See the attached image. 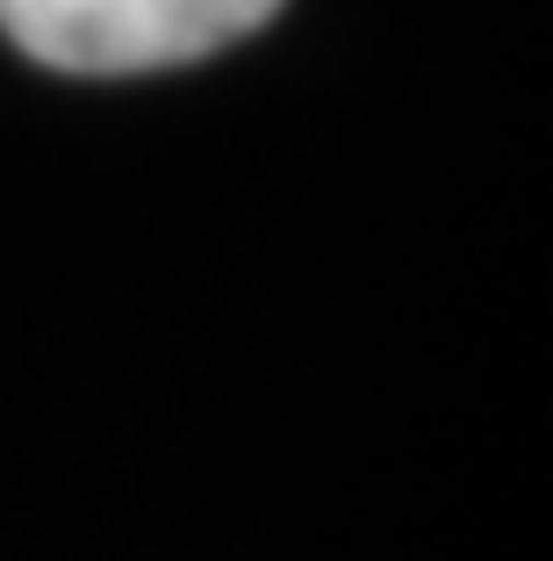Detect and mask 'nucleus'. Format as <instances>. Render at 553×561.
Instances as JSON below:
<instances>
[{"label":"nucleus","mask_w":553,"mask_h":561,"mask_svg":"<svg viewBox=\"0 0 553 561\" xmlns=\"http://www.w3.org/2000/svg\"><path fill=\"white\" fill-rule=\"evenodd\" d=\"M274 15L280 0H0V30L15 50L80 80L195 66Z\"/></svg>","instance_id":"1"}]
</instances>
